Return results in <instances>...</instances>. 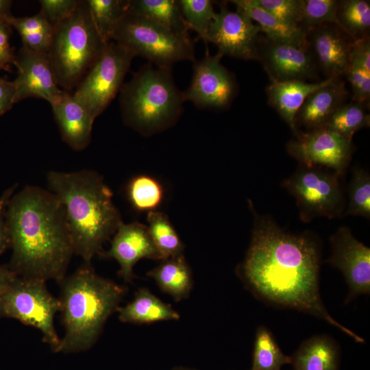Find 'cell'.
Listing matches in <instances>:
<instances>
[{
  "instance_id": "52a82bcc",
  "label": "cell",
  "mask_w": 370,
  "mask_h": 370,
  "mask_svg": "<svg viewBox=\"0 0 370 370\" xmlns=\"http://www.w3.org/2000/svg\"><path fill=\"white\" fill-rule=\"evenodd\" d=\"M112 40L157 66L171 67L177 62L195 60L189 36L177 34L129 12L117 24Z\"/></svg>"
},
{
  "instance_id": "4fadbf2b",
  "label": "cell",
  "mask_w": 370,
  "mask_h": 370,
  "mask_svg": "<svg viewBox=\"0 0 370 370\" xmlns=\"http://www.w3.org/2000/svg\"><path fill=\"white\" fill-rule=\"evenodd\" d=\"M256 60L260 61L271 82L316 79L318 67L308 40L282 42L259 37Z\"/></svg>"
},
{
  "instance_id": "6da1fadb",
  "label": "cell",
  "mask_w": 370,
  "mask_h": 370,
  "mask_svg": "<svg viewBox=\"0 0 370 370\" xmlns=\"http://www.w3.org/2000/svg\"><path fill=\"white\" fill-rule=\"evenodd\" d=\"M253 212L251 243L238 268L251 291L269 303L321 318L356 342H363L336 321L323 304L319 288V251L311 235L286 232L271 217Z\"/></svg>"
},
{
  "instance_id": "4dcf8cb0",
  "label": "cell",
  "mask_w": 370,
  "mask_h": 370,
  "mask_svg": "<svg viewBox=\"0 0 370 370\" xmlns=\"http://www.w3.org/2000/svg\"><path fill=\"white\" fill-rule=\"evenodd\" d=\"M337 18L343 30L354 40L369 36L370 3L369 1H338Z\"/></svg>"
},
{
  "instance_id": "1f68e13d",
  "label": "cell",
  "mask_w": 370,
  "mask_h": 370,
  "mask_svg": "<svg viewBox=\"0 0 370 370\" xmlns=\"http://www.w3.org/2000/svg\"><path fill=\"white\" fill-rule=\"evenodd\" d=\"M86 1L99 34L106 42H109L117 24L127 12L128 0Z\"/></svg>"
},
{
  "instance_id": "5bb4252c",
  "label": "cell",
  "mask_w": 370,
  "mask_h": 370,
  "mask_svg": "<svg viewBox=\"0 0 370 370\" xmlns=\"http://www.w3.org/2000/svg\"><path fill=\"white\" fill-rule=\"evenodd\" d=\"M260 27L245 14L232 11L226 3L220 5V11L209 30L207 43L212 42L223 56L245 60H256Z\"/></svg>"
},
{
  "instance_id": "30bf717a",
  "label": "cell",
  "mask_w": 370,
  "mask_h": 370,
  "mask_svg": "<svg viewBox=\"0 0 370 370\" xmlns=\"http://www.w3.org/2000/svg\"><path fill=\"white\" fill-rule=\"evenodd\" d=\"M339 177L332 171L301 165L282 186L295 198L300 219L307 223L318 217H341L344 207Z\"/></svg>"
},
{
  "instance_id": "277c9868",
  "label": "cell",
  "mask_w": 370,
  "mask_h": 370,
  "mask_svg": "<svg viewBox=\"0 0 370 370\" xmlns=\"http://www.w3.org/2000/svg\"><path fill=\"white\" fill-rule=\"evenodd\" d=\"M59 284L65 332L56 352L86 351L97 341L108 317L119 308L126 290L86 264Z\"/></svg>"
},
{
  "instance_id": "7402d4cb",
  "label": "cell",
  "mask_w": 370,
  "mask_h": 370,
  "mask_svg": "<svg viewBox=\"0 0 370 370\" xmlns=\"http://www.w3.org/2000/svg\"><path fill=\"white\" fill-rule=\"evenodd\" d=\"M119 319L123 323L144 324L160 321L178 320L180 314L148 289H139L134 299L119 307Z\"/></svg>"
},
{
  "instance_id": "f1b7e54d",
  "label": "cell",
  "mask_w": 370,
  "mask_h": 370,
  "mask_svg": "<svg viewBox=\"0 0 370 370\" xmlns=\"http://www.w3.org/2000/svg\"><path fill=\"white\" fill-rule=\"evenodd\" d=\"M147 228L162 260L183 254L184 245L168 217L153 211L147 214Z\"/></svg>"
},
{
  "instance_id": "836d02e7",
  "label": "cell",
  "mask_w": 370,
  "mask_h": 370,
  "mask_svg": "<svg viewBox=\"0 0 370 370\" xmlns=\"http://www.w3.org/2000/svg\"><path fill=\"white\" fill-rule=\"evenodd\" d=\"M182 14L188 28L197 33L207 43L210 27L216 17L214 1L210 0H179Z\"/></svg>"
},
{
  "instance_id": "ba28073f",
  "label": "cell",
  "mask_w": 370,
  "mask_h": 370,
  "mask_svg": "<svg viewBox=\"0 0 370 370\" xmlns=\"http://www.w3.org/2000/svg\"><path fill=\"white\" fill-rule=\"evenodd\" d=\"M60 299L51 294L46 281L16 276L0 297V317L10 318L38 329L42 341L56 352L60 344L54 318L60 312Z\"/></svg>"
},
{
  "instance_id": "484cf974",
  "label": "cell",
  "mask_w": 370,
  "mask_h": 370,
  "mask_svg": "<svg viewBox=\"0 0 370 370\" xmlns=\"http://www.w3.org/2000/svg\"><path fill=\"white\" fill-rule=\"evenodd\" d=\"M127 12L144 17L177 34L189 36L179 0H128Z\"/></svg>"
},
{
  "instance_id": "83f0119b",
  "label": "cell",
  "mask_w": 370,
  "mask_h": 370,
  "mask_svg": "<svg viewBox=\"0 0 370 370\" xmlns=\"http://www.w3.org/2000/svg\"><path fill=\"white\" fill-rule=\"evenodd\" d=\"M126 195L132 207L139 212L156 211L162 204L164 190L156 178L145 174L132 177L126 187Z\"/></svg>"
},
{
  "instance_id": "7bdbcfd3",
  "label": "cell",
  "mask_w": 370,
  "mask_h": 370,
  "mask_svg": "<svg viewBox=\"0 0 370 370\" xmlns=\"http://www.w3.org/2000/svg\"><path fill=\"white\" fill-rule=\"evenodd\" d=\"M16 88L12 82L0 77V116L10 110L15 103Z\"/></svg>"
},
{
  "instance_id": "f6af8a7d",
  "label": "cell",
  "mask_w": 370,
  "mask_h": 370,
  "mask_svg": "<svg viewBox=\"0 0 370 370\" xmlns=\"http://www.w3.org/2000/svg\"><path fill=\"white\" fill-rule=\"evenodd\" d=\"M12 1L0 0V19L7 20L12 16L10 12Z\"/></svg>"
},
{
  "instance_id": "44dd1931",
  "label": "cell",
  "mask_w": 370,
  "mask_h": 370,
  "mask_svg": "<svg viewBox=\"0 0 370 370\" xmlns=\"http://www.w3.org/2000/svg\"><path fill=\"white\" fill-rule=\"evenodd\" d=\"M335 78L316 82L291 80L271 82L266 88L268 103L273 108L295 134L298 130L295 116L307 97L314 91L328 84Z\"/></svg>"
},
{
  "instance_id": "60d3db41",
  "label": "cell",
  "mask_w": 370,
  "mask_h": 370,
  "mask_svg": "<svg viewBox=\"0 0 370 370\" xmlns=\"http://www.w3.org/2000/svg\"><path fill=\"white\" fill-rule=\"evenodd\" d=\"M17 186V184L12 185L0 195V256L10 247V238L5 219V210L8 202Z\"/></svg>"
},
{
  "instance_id": "d4e9b609",
  "label": "cell",
  "mask_w": 370,
  "mask_h": 370,
  "mask_svg": "<svg viewBox=\"0 0 370 370\" xmlns=\"http://www.w3.org/2000/svg\"><path fill=\"white\" fill-rule=\"evenodd\" d=\"M147 275L177 301L188 297L193 286L191 272L183 254L162 260Z\"/></svg>"
},
{
  "instance_id": "bcb514c9",
  "label": "cell",
  "mask_w": 370,
  "mask_h": 370,
  "mask_svg": "<svg viewBox=\"0 0 370 370\" xmlns=\"http://www.w3.org/2000/svg\"><path fill=\"white\" fill-rule=\"evenodd\" d=\"M179 370H186V369H179Z\"/></svg>"
},
{
  "instance_id": "9c48e42d",
  "label": "cell",
  "mask_w": 370,
  "mask_h": 370,
  "mask_svg": "<svg viewBox=\"0 0 370 370\" xmlns=\"http://www.w3.org/2000/svg\"><path fill=\"white\" fill-rule=\"evenodd\" d=\"M134 56L125 47L110 41L76 86L73 96L94 119L120 91Z\"/></svg>"
},
{
  "instance_id": "8fae6325",
  "label": "cell",
  "mask_w": 370,
  "mask_h": 370,
  "mask_svg": "<svg viewBox=\"0 0 370 370\" xmlns=\"http://www.w3.org/2000/svg\"><path fill=\"white\" fill-rule=\"evenodd\" d=\"M286 148L301 165L326 167L339 177L345 174L353 153L352 139L325 127L298 130Z\"/></svg>"
},
{
  "instance_id": "9a60e30c",
  "label": "cell",
  "mask_w": 370,
  "mask_h": 370,
  "mask_svg": "<svg viewBox=\"0 0 370 370\" xmlns=\"http://www.w3.org/2000/svg\"><path fill=\"white\" fill-rule=\"evenodd\" d=\"M332 254L327 262L338 268L349 286L347 301L370 292V249L358 241L345 226L331 236Z\"/></svg>"
},
{
  "instance_id": "8992f818",
  "label": "cell",
  "mask_w": 370,
  "mask_h": 370,
  "mask_svg": "<svg viewBox=\"0 0 370 370\" xmlns=\"http://www.w3.org/2000/svg\"><path fill=\"white\" fill-rule=\"evenodd\" d=\"M108 43L99 34L86 1H79L75 11L55 27L48 52L58 86L64 91L76 86Z\"/></svg>"
},
{
  "instance_id": "d590c367",
  "label": "cell",
  "mask_w": 370,
  "mask_h": 370,
  "mask_svg": "<svg viewBox=\"0 0 370 370\" xmlns=\"http://www.w3.org/2000/svg\"><path fill=\"white\" fill-rule=\"evenodd\" d=\"M337 5L336 0H301L299 27L306 34L311 29L326 23L335 24L343 30L337 18Z\"/></svg>"
},
{
  "instance_id": "ab89813d",
  "label": "cell",
  "mask_w": 370,
  "mask_h": 370,
  "mask_svg": "<svg viewBox=\"0 0 370 370\" xmlns=\"http://www.w3.org/2000/svg\"><path fill=\"white\" fill-rule=\"evenodd\" d=\"M349 64L370 73L369 36L354 40L350 51Z\"/></svg>"
},
{
  "instance_id": "ffe728a7",
  "label": "cell",
  "mask_w": 370,
  "mask_h": 370,
  "mask_svg": "<svg viewBox=\"0 0 370 370\" xmlns=\"http://www.w3.org/2000/svg\"><path fill=\"white\" fill-rule=\"evenodd\" d=\"M349 92L341 77L310 94L298 110L295 124L299 130L307 131L323 127L332 114L346 103Z\"/></svg>"
},
{
  "instance_id": "d6a6232c",
  "label": "cell",
  "mask_w": 370,
  "mask_h": 370,
  "mask_svg": "<svg viewBox=\"0 0 370 370\" xmlns=\"http://www.w3.org/2000/svg\"><path fill=\"white\" fill-rule=\"evenodd\" d=\"M291 363V357L285 355L271 332L264 326L258 328L251 370H280Z\"/></svg>"
},
{
  "instance_id": "f546056e",
  "label": "cell",
  "mask_w": 370,
  "mask_h": 370,
  "mask_svg": "<svg viewBox=\"0 0 370 370\" xmlns=\"http://www.w3.org/2000/svg\"><path fill=\"white\" fill-rule=\"evenodd\" d=\"M367 107V105L354 100L345 103L332 114L323 127L352 140L357 131L369 127L370 116Z\"/></svg>"
},
{
  "instance_id": "4316f807",
  "label": "cell",
  "mask_w": 370,
  "mask_h": 370,
  "mask_svg": "<svg viewBox=\"0 0 370 370\" xmlns=\"http://www.w3.org/2000/svg\"><path fill=\"white\" fill-rule=\"evenodd\" d=\"M8 22L20 34L23 46L36 51L48 53L55 27L42 12L25 17H15L12 15L8 18Z\"/></svg>"
},
{
  "instance_id": "d6986e66",
  "label": "cell",
  "mask_w": 370,
  "mask_h": 370,
  "mask_svg": "<svg viewBox=\"0 0 370 370\" xmlns=\"http://www.w3.org/2000/svg\"><path fill=\"white\" fill-rule=\"evenodd\" d=\"M51 106L62 140L75 151L86 149L91 141L95 119L67 91Z\"/></svg>"
},
{
  "instance_id": "7c38bea8",
  "label": "cell",
  "mask_w": 370,
  "mask_h": 370,
  "mask_svg": "<svg viewBox=\"0 0 370 370\" xmlns=\"http://www.w3.org/2000/svg\"><path fill=\"white\" fill-rule=\"evenodd\" d=\"M223 55L206 53L193 62V75L184 91L185 101L201 109L219 110L228 107L234 99L238 84L234 75L221 63Z\"/></svg>"
},
{
  "instance_id": "603a6c76",
  "label": "cell",
  "mask_w": 370,
  "mask_h": 370,
  "mask_svg": "<svg viewBox=\"0 0 370 370\" xmlns=\"http://www.w3.org/2000/svg\"><path fill=\"white\" fill-rule=\"evenodd\" d=\"M291 357L293 370H338L337 347L324 336L305 341Z\"/></svg>"
},
{
  "instance_id": "cb8c5ba5",
  "label": "cell",
  "mask_w": 370,
  "mask_h": 370,
  "mask_svg": "<svg viewBox=\"0 0 370 370\" xmlns=\"http://www.w3.org/2000/svg\"><path fill=\"white\" fill-rule=\"evenodd\" d=\"M236 11L256 21L261 32L271 40L302 42L307 40L306 33L299 27L288 25L261 8L255 0H232Z\"/></svg>"
},
{
  "instance_id": "ee69618b",
  "label": "cell",
  "mask_w": 370,
  "mask_h": 370,
  "mask_svg": "<svg viewBox=\"0 0 370 370\" xmlns=\"http://www.w3.org/2000/svg\"><path fill=\"white\" fill-rule=\"evenodd\" d=\"M16 276L8 264H0V297Z\"/></svg>"
},
{
  "instance_id": "8d00e7d4",
  "label": "cell",
  "mask_w": 370,
  "mask_h": 370,
  "mask_svg": "<svg viewBox=\"0 0 370 370\" xmlns=\"http://www.w3.org/2000/svg\"><path fill=\"white\" fill-rule=\"evenodd\" d=\"M255 1L261 8L282 22L288 25L299 27L301 23V0Z\"/></svg>"
},
{
  "instance_id": "7a4b0ae2",
  "label": "cell",
  "mask_w": 370,
  "mask_h": 370,
  "mask_svg": "<svg viewBox=\"0 0 370 370\" xmlns=\"http://www.w3.org/2000/svg\"><path fill=\"white\" fill-rule=\"evenodd\" d=\"M5 219L18 276L60 283L75 254L64 208L49 190L28 185L11 197Z\"/></svg>"
},
{
  "instance_id": "f35d334b",
  "label": "cell",
  "mask_w": 370,
  "mask_h": 370,
  "mask_svg": "<svg viewBox=\"0 0 370 370\" xmlns=\"http://www.w3.org/2000/svg\"><path fill=\"white\" fill-rule=\"evenodd\" d=\"M40 12L55 27L76 9L78 0H40Z\"/></svg>"
},
{
  "instance_id": "ac0fdd59",
  "label": "cell",
  "mask_w": 370,
  "mask_h": 370,
  "mask_svg": "<svg viewBox=\"0 0 370 370\" xmlns=\"http://www.w3.org/2000/svg\"><path fill=\"white\" fill-rule=\"evenodd\" d=\"M306 38L317 67L328 78L344 75L349 62L354 40L335 24L326 23L311 29Z\"/></svg>"
},
{
  "instance_id": "5b68a950",
  "label": "cell",
  "mask_w": 370,
  "mask_h": 370,
  "mask_svg": "<svg viewBox=\"0 0 370 370\" xmlns=\"http://www.w3.org/2000/svg\"><path fill=\"white\" fill-rule=\"evenodd\" d=\"M120 108L124 123L144 136H151L173 126L186 102L177 87L171 67L147 63L134 73L120 90Z\"/></svg>"
},
{
  "instance_id": "2e32d148",
  "label": "cell",
  "mask_w": 370,
  "mask_h": 370,
  "mask_svg": "<svg viewBox=\"0 0 370 370\" xmlns=\"http://www.w3.org/2000/svg\"><path fill=\"white\" fill-rule=\"evenodd\" d=\"M18 74L13 81L15 103L28 97L46 100L50 104L58 100L64 90L58 86L48 53L23 46L13 63Z\"/></svg>"
},
{
  "instance_id": "b9f144b4",
  "label": "cell",
  "mask_w": 370,
  "mask_h": 370,
  "mask_svg": "<svg viewBox=\"0 0 370 370\" xmlns=\"http://www.w3.org/2000/svg\"><path fill=\"white\" fill-rule=\"evenodd\" d=\"M11 27L8 19H0V71L7 69L14 61L15 56L9 42Z\"/></svg>"
},
{
  "instance_id": "e575fe53",
  "label": "cell",
  "mask_w": 370,
  "mask_h": 370,
  "mask_svg": "<svg viewBox=\"0 0 370 370\" xmlns=\"http://www.w3.org/2000/svg\"><path fill=\"white\" fill-rule=\"evenodd\" d=\"M349 202L341 217L349 215L370 218V175L363 169L355 168L348 189Z\"/></svg>"
},
{
  "instance_id": "74e56055",
  "label": "cell",
  "mask_w": 370,
  "mask_h": 370,
  "mask_svg": "<svg viewBox=\"0 0 370 370\" xmlns=\"http://www.w3.org/2000/svg\"><path fill=\"white\" fill-rule=\"evenodd\" d=\"M352 89V100L369 106L370 99V73L362 69L348 65L344 74Z\"/></svg>"
},
{
  "instance_id": "e0dca14e",
  "label": "cell",
  "mask_w": 370,
  "mask_h": 370,
  "mask_svg": "<svg viewBox=\"0 0 370 370\" xmlns=\"http://www.w3.org/2000/svg\"><path fill=\"white\" fill-rule=\"evenodd\" d=\"M99 255L114 259L120 267L119 275L127 282L132 280L133 268L140 259L162 260L147 226L138 222H123L113 235L109 249Z\"/></svg>"
},
{
  "instance_id": "3957f363",
  "label": "cell",
  "mask_w": 370,
  "mask_h": 370,
  "mask_svg": "<svg viewBox=\"0 0 370 370\" xmlns=\"http://www.w3.org/2000/svg\"><path fill=\"white\" fill-rule=\"evenodd\" d=\"M47 182L64 208L75 254L90 264L123 223L111 189L90 169L50 171Z\"/></svg>"
}]
</instances>
